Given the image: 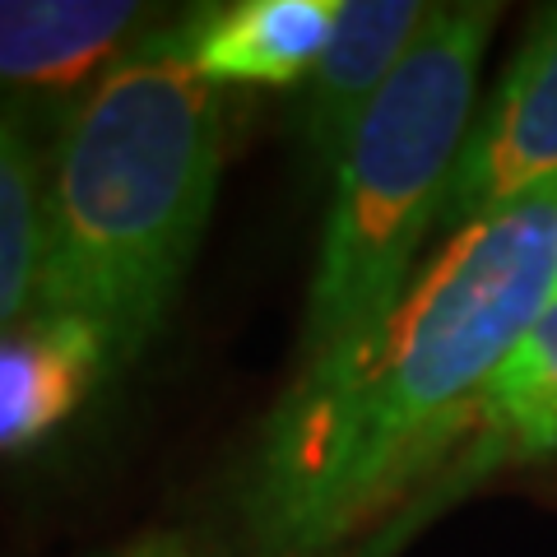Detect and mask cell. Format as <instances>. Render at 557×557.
<instances>
[{"instance_id":"cell-1","label":"cell","mask_w":557,"mask_h":557,"mask_svg":"<svg viewBox=\"0 0 557 557\" xmlns=\"http://www.w3.org/2000/svg\"><path fill=\"white\" fill-rule=\"evenodd\" d=\"M557 298V186L442 237L399 302L307 362L242 479L251 557H325L428 483Z\"/></svg>"},{"instance_id":"cell-2","label":"cell","mask_w":557,"mask_h":557,"mask_svg":"<svg viewBox=\"0 0 557 557\" xmlns=\"http://www.w3.org/2000/svg\"><path fill=\"white\" fill-rule=\"evenodd\" d=\"M223 172V102L168 20L47 153L38 317L94 330L108 376L145 358L190 274Z\"/></svg>"},{"instance_id":"cell-3","label":"cell","mask_w":557,"mask_h":557,"mask_svg":"<svg viewBox=\"0 0 557 557\" xmlns=\"http://www.w3.org/2000/svg\"><path fill=\"white\" fill-rule=\"evenodd\" d=\"M497 20L502 5L493 0L437 5L405 65L348 135L330 168L298 368L376 325L418 274V251L437 233L474 131L479 75Z\"/></svg>"},{"instance_id":"cell-4","label":"cell","mask_w":557,"mask_h":557,"mask_svg":"<svg viewBox=\"0 0 557 557\" xmlns=\"http://www.w3.org/2000/svg\"><path fill=\"white\" fill-rule=\"evenodd\" d=\"M159 24L163 10L135 0H0V116L51 153Z\"/></svg>"},{"instance_id":"cell-5","label":"cell","mask_w":557,"mask_h":557,"mask_svg":"<svg viewBox=\"0 0 557 557\" xmlns=\"http://www.w3.org/2000/svg\"><path fill=\"white\" fill-rule=\"evenodd\" d=\"M557 186V5L539 10L479 108L437 233L450 237Z\"/></svg>"},{"instance_id":"cell-6","label":"cell","mask_w":557,"mask_h":557,"mask_svg":"<svg viewBox=\"0 0 557 557\" xmlns=\"http://www.w3.org/2000/svg\"><path fill=\"white\" fill-rule=\"evenodd\" d=\"M432 10L437 5L423 0H339L330 47L302 84V139L325 172L339 163L348 135L423 38Z\"/></svg>"},{"instance_id":"cell-7","label":"cell","mask_w":557,"mask_h":557,"mask_svg":"<svg viewBox=\"0 0 557 557\" xmlns=\"http://www.w3.org/2000/svg\"><path fill=\"white\" fill-rule=\"evenodd\" d=\"M335 20L339 0H233L190 10L177 20V38L186 61L214 89H302L325 57Z\"/></svg>"},{"instance_id":"cell-8","label":"cell","mask_w":557,"mask_h":557,"mask_svg":"<svg viewBox=\"0 0 557 557\" xmlns=\"http://www.w3.org/2000/svg\"><path fill=\"white\" fill-rule=\"evenodd\" d=\"M557 456V298L483 391L460 446L437 469V502L483 483L497 469Z\"/></svg>"},{"instance_id":"cell-9","label":"cell","mask_w":557,"mask_h":557,"mask_svg":"<svg viewBox=\"0 0 557 557\" xmlns=\"http://www.w3.org/2000/svg\"><path fill=\"white\" fill-rule=\"evenodd\" d=\"M102 376V344L79 321L28 317L0 330V456L51 437Z\"/></svg>"},{"instance_id":"cell-10","label":"cell","mask_w":557,"mask_h":557,"mask_svg":"<svg viewBox=\"0 0 557 557\" xmlns=\"http://www.w3.org/2000/svg\"><path fill=\"white\" fill-rule=\"evenodd\" d=\"M47 256V149L0 116V330L38 317Z\"/></svg>"},{"instance_id":"cell-11","label":"cell","mask_w":557,"mask_h":557,"mask_svg":"<svg viewBox=\"0 0 557 557\" xmlns=\"http://www.w3.org/2000/svg\"><path fill=\"white\" fill-rule=\"evenodd\" d=\"M102 557H196L182 539H139V544H126V548H112Z\"/></svg>"}]
</instances>
